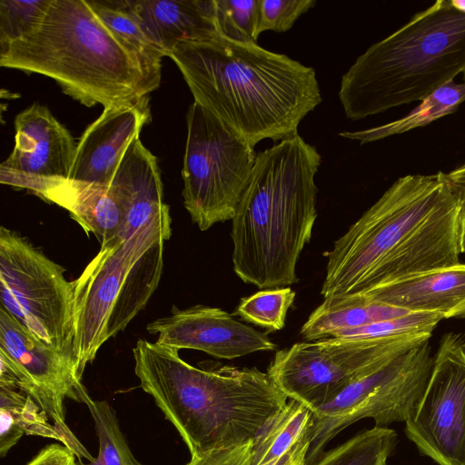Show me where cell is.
<instances>
[{
	"instance_id": "cell-18",
	"label": "cell",
	"mask_w": 465,
	"mask_h": 465,
	"mask_svg": "<svg viewBox=\"0 0 465 465\" xmlns=\"http://www.w3.org/2000/svg\"><path fill=\"white\" fill-rule=\"evenodd\" d=\"M109 188L124 214L121 235L134 232L166 210L157 158L136 137L123 155Z\"/></svg>"
},
{
	"instance_id": "cell-21",
	"label": "cell",
	"mask_w": 465,
	"mask_h": 465,
	"mask_svg": "<svg viewBox=\"0 0 465 465\" xmlns=\"http://www.w3.org/2000/svg\"><path fill=\"white\" fill-rule=\"evenodd\" d=\"M410 312L362 295L324 298L309 315L300 334L305 341L333 338L342 331L395 319Z\"/></svg>"
},
{
	"instance_id": "cell-2",
	"label": "cell",
	"mask_w": 465,
	"mask_h": 465,
	"mask_svg": "<svg viewBox=\"0 0 465 465\" xmlns=\"http://www.w3.org/2000/svg\"><path fill=\"white\" fill-rule=\"evenodd\" d=\"M176 64L193 98L252 147L294 137L322 101L316 72L255 43L222 35L177 45Z\"/></svg>"
},
{
	"instance_id": "cell-26",
	"label": "cell",
	"mask_w": 465,
	"mask_h": 465,
	"mask_svg": "<svg viewBox=\"0 0 465 465\" xmlns=\"http://www.w3.org/2000/svg\"><path fill=\"white\" fill-rule=\"evenodd\" d=\"M396 442L393 430L374 426L323 452L313 465H386Z\"/></svg>"
},
{
	"instance_id": "cell-30",
	"label": "cell",
	"mask_w": 465,
	"mask_h": 465,
	"mask_svg": "<svg viewBox=\"0 0 465 465\" xmlns=\"http://www.w3.org/2000/svg\"><path fill=\"white\" fill-rule=\"evenodd\" d=\"M52 0H0V51L33 32Z\"/></svg>"
},
{
	"instance_id": "cell-6",
	"label": "cell",
	"mask_w": 465,
	"mask_h": 465,
	"mask_svg": "<svg viewBox=\"0 0 465 465\" xmlns=\"http://www.w3.org/2000/svg\"><path fill=\"white\" fill-rule=\"evenodd\" d=\"M465 71V12L439 0L371 45L342 75L345 115L361 120L422 101Z\"/></svg>"
},
{
	"instance_id": "cell-15",
	"label": "cell",
	"mask_w": 465,
	"mask_h": 465,
	"mask_svg": "<svg viewBox=\"0 0 465 465\" xmlns=\"http://www.w3.org/2000/svg\"><path fill=\"white\" fill-rule=\"evenodd\" d=\"M156 343L176 350L192 349L218 359L232 360L257 351H274L265 332L236 320L227 312L206 305L186 309L173 306L169 316L150 322Z\"/></svg>"
},
{
	"instance_id": "cell-32",
	"label": "cell",
	"mask_w": 465,
	"mask_h": 465,
	"mask_svg": "<svg viewBox=\"0 0 465 465\" xmlns=\"http://www.w3.org/2000/svg\"><path fill=\"white\" fill-rule=\"evenodd\" d=\"M252 441L192 456L186 465H251Z\"/></svg>"
},
{
	"instance_id": "cell-36",
	"label": "cell",
	"mask_w": 465,
	"mask_h": 465,
	"mask_svg": "<svg viewBox=\"0 0 465 465\" xmlns=\"http://www.w3.org/2000/svg\"><path fill=\"white\" fill-rule=\"evenodd\" d=\"M460 249L465 254V203H462L460 224Z\"/></svg>"
},
{
	"instance_id": "cell-28",
	"label": "cell",
	"mask_w": 465,
	"mask_h": 465,
	"mask_svg": "<svg viewBox=\"0 0 465 465\" xmlns=\"http://www.w3.org/2000/svg\"><path fill=\"white\" fill-rule=\"evenodd\" d=\"M294 299L295 292L290 287L265 289L242 298L234 313L246 322L276 331L284 327Z\"/></svg>"
},
{
	"instance_id": "cell-22",
	"label": "cell",
	"mask_w": 465,
	"mask_h": 465,
	"mask_svg": "<svg viewBox=\"0 0 465 465\" xmlns=\"http://www.w3.org/2000/svg\"><path fill=\"white\" fill-rule=\"evenodd\" d=\"M88 3L103 23L135 55L147 78L158 87L161 81V62L164 54L126 7L124 0Z\"/></svg>"
},
{
	"instance_id": "cell-27",
	"label": "cell",
	"mask_w": 465,
	"mask_h": 465,
	"mask_svg": "<svg viewBox=\"0 0 465 465\" xmlns=\"http://www.w3.org/2000/svg\"><path fill=\"white\" fill-rule=\"evenodd\" d=\"M84 404L94 423L99 451L93 461L78 460L75 465H143L134 456L114 408L106 401H95L90 396Z\"/></svg>"
},
{
	"instance_id": "cell-33",
	"label": "cell",
	"mask_w": 465,
	"mask_h": 465,
	"mask_svg": "<svg viewBox=\"0 0 465 465\" xmlns=\"http://www.w3.org/2000/svg\"><path fill=\"white\" fill-rule=\"evenodd\" d=\"M76 456L66 446L51 444L42 449L26 465H75Z\"/></svg>"
},
{
	"instance_id": "cell-10",
	"label": "cell",
	"mask_w": 465,
	"mask_h": 465,
	"mask_svg": "<svg viewBox=\"0 0 465 465\" xmlns=\"http://www.w3.org/2000/svg\"><path fill=\"white\" fill-rule=\"evenodd\" d=\"M64 272L27 239L1 227V306L43 342L75 360L74 285Z\"/></svg>"
},
{
	"instance_id": "cell-38",
	"label": "cell",
	"mask_w": 465,
	"mask_h": 465,
	"mask_svg": "<svg viewBox=\"0 0 465 465\" xmlns=\"http://www.w3.org/2000/svg\"><path fill=\"white\" fill-rule=\"evenodd\" d=\"M463 74V83L465 84V71L462 73Z\"/></svg>"
},
{
	"instance_id": "cell-25",
	"label": "cell",
	"mask_w": 465,
	"mask_h": 465,
	"mask_svg": "<svg viewBox=\"0 0 465 465\" xmlns=\"http://www.w3.org/2000/svg\"><path fill=\"white\" fill-rule=\"evenodd\" d=\"M313 411L291 400L252 441L251 465H265L284 455L308 430Z\"/></svg>"
},
{
	"instance_id": "cell-29",
	"label": "cell",
	"mask_w": 465,
	"mask_h": 465,
	"mask_svg": "<svg viewBox=\"0 0 465 465\" xmlns=\"http://www.w3.org/2000/svg\"><path fill=\"white\" fill-rule=\"evenodd\" d=\"M261 0H215L221 35L240 43H255L259 37Z\"/></svg>"
},
{
	"instance_id": "cell-37",
	"label": "cell",
	"mask_w": 465,
	"mask_h": 465,
	"mask_svg": "<svg viewBox=\"0 0 465 465\" xmlns=\"http://www.w3.org/2000/svg\"><path fill=\"white\" fill-rule=\"evenodd\" d=\"M452 5L460 11L465 12V0H450Z\"/></svg>"
},
{
	"instance_id": "cell-5",
	"label": "cell",
	"mask_w": 465,
	"mask_h": 465,
	"mask_svg": "<svg viewBox=\"0 0 465 465\" xmlns=\"http://www.w3.org/2000/svg\"><path fill=\"white\" fill-rule=\"evenodd\" d=\"M0 65L51 77L87 107L133 104L157 88L84 0H52L33 32L0 51Z\"/></svg>"
},
{
	"instance_id": "cell-17",
	"label": "cell",
	"mask_w": 465,
	"mask_h": 465,
	"mask_svg": "<svg viewBox=\"0 0 465 465\" xmlns=\"http://www.w3.org/2000/svg\"><path fill=\"white\" fill-rule=\"evenodd\" d=\"M150 39L170 55L180 44L221 35L215 0H124Z\"/></svg>"
},
{
	"instance_id": "cell-1",
	"label": "cell",
	"mask_w": 465,
	"mask_h": 465,
	"mask_svg": "<svg viewBox=\"0 0 465 465\" xmlns=\"http://www.w3.org/2000/svg\"><path fill=\"white\" fill-rule=\"evenodd\" d=\"M462 203L446 173L395 181L327 254L324 298L360 294L460 263Z\"/></svg>"
},
{
	"instance_id": "cell-11",
	"label": "cell",
	"mask_w": 465,
	"mask_h": 465,
	"mask_svg": "<svg viewBox=\"0 0 465 465\" xmlns=\"http://www.w3.org/2000/svg\"><path fill=\"white\" fill-rule=\"evenodd\" d=\"M433 366L429 341L352 381L331 402L315 410L308 428L307 465H313L339 432L370 418L375 426L405 422L421 397Z\"/></svg>"
},
{
	"instance_id": "cell-9",
	"label": "cell",
	"mask_w": 465,
	"mask_h": 465,
	"mask_svg": "<svg viewBox=\"0 0 465 465\" xmlns=\"http://www.w3.org/2000/svg\"><path fill=\"white\" fill-rule=\"evenodd\" d=\"M183 204L201 231L233 218L255 163L253 147L193 102L186 114Z\"/></svg>"
},
{
	"instance_id": "cell-16",
	"label": "cell",
	"mask_w": 465,
	"mask_h": 465,
	"mask_svg": "<svg viewBox=\"0 0 465 465\" xmlns=\"http://www.w3.org/2000/svg\"><path fill=\"white\" fill-rule=\"evenodd\" d=\"M150 121L148 96L104 108L77 143L69 180L108 186L126 149Z\"/></svg>"
},
{
	"instance_id": "cell-7",
	"label": "cell",
	"mask_w": 465,
	"mask_h": 465,
	"mask_svg": "<svg viewBox=\"0 0 465 465\" xmlns=\"http://www.w3.org/2000/svg\"><path fill=\"white\" fill-rule=\"evenodd\" d=\"M171 223L167 208L134 232L103 242L98 253L73 281L74 348L81 378L102 345L125 329L158 287Z\"/></svg>"
},
{
	"instance_id": "cell-31",
	"label": "cell",
	"mask_w": 465,
	"mask_h": 465,
	"mask_svg": "<svg viewBox=\"0 0 465 465\" xmlns=\"http://www.w3.org/2000/svg\"><path fill=\"white\" fill-rule=\"evenodd\" d=\"M315 5L313 0H261L259 35L264 31L290 30L296 20Z\"/></svg>"
},
{
	"instance_id": "cell-12",
	"label": "cell",
	"mask_w": 465,
	"mask_h": 465,
	"mask_svg": "<svg viewBox=\"0 0 465 465\" xmlns=\"http://www.w3.org/2000/svg\"><path fill=\"white\" fill-rule=\"evenodd\" d=\"M0 386L30 396L53 420L62 443L78 460L94 458L65 422V398L85 403L90 396L81 382L74 359L45 344L0 307Z\"/></svg>"
},
{
	"instance_id": "cell-4",
	"label": "cell",
	"mask_w": 465,
	"mask_h": 465,
	"mask_svg": "<svg viewBox=\"0 0 465 465\" xmlns=\"http://www.w3.org/2000/svg\"><path fill=\"white\" fill-rule=\"evenodd\" d=\"M317 149L299 134L259 152L232 219V267L260 289L298 282L296 265L317 218Z\"/></svg>"
},
{
	"instance_id": "cell-13",
	"label": "cell",
	"mask_w": 465,
	"mask_h": 465,
	"mask_svg": "<svg viewBox=\"0 0 465 465\" xmlns=\"http://www.w3.org/2000/svg\"><path fill=\"white\" fill-rule=\"evenodd\" d=\"M406 436L439 465H465V338L445 334Z\"/></svg>"
},
{
	"instance_id": "cell-14",
	"label": "cell",
	"mask_w": 465,
	"mask_h": 465,
	"mask_svg": "<svg viewBox=\"0 0 465 465\" xmlns=\"http://www.w3.org/2000/svg\"><path fill=\"white\" fill-rule=\"evenodd\" d=\"M15 146L0 165V182L42 197L69 180L77 143L70 132L38 103L15 119Z\"/></svg>"
},
{
	"instance_id": "cell-3",
	"label": "cell",
	"mask_w": 465,
	"mask_h": 465,
	"mask_svg": "<svg viewBox=\"0 0 465 465\" xmlns=\"http://www.w3.org/2000/svg\"><path fill=\"white\" fill-rule=\"evenodd\" d=\"M178 351L140 339L133 349L134 372L191 456L253 441L288 402L267 372L230 365L201 369Z\"/></svg>"
},
{
	"instance_id": "cell-20",
	"label": "cell",
	"mask_w": 465,
	"mask_h": 465,
	"mask_svg": "<svg viewBox=\"0 0 465 465\" xmlns=\"http://www.w3.org/2000/svg\"><path fill=\"white\" fill-rule=\"evenodd\" d=\"M41 198L67 210L71 218L101 243L123 231V211L109 185L67 180Z\"/></svg>"
},
{
	"instance_id": "cell-19",
	"label": "cell",
	"mask_w": 465,
	"mask_h": 465,
	"mask_svg": "<svg viewBox=\"0 0 465 465\" xmlns=\"http://www.w3.org/2000/svg\"><path fill=\"white\" fill-rule=\"evenodd\" d=\"M356 295L411 312H436L443 319L465 316V263L460 262Z\"/></svg>"
},
{
	"instance_id": "cell-8",
	"label": "cell",
	"mask_w": 465,
	"mask_h": 465,
	"mask_svg": "<svg viewBox=\"0 0 465 465\" xmlns=\"http://www.w3.org/2000/svg\"><path fill=\"white\" fill-rule=\"evenodd\" d=\"M420 331L376 338H326L278 351L267 373L291 400L312 411L331 402L352 381L430 339Z\"/></svg>"
},
{
	"instance_id": "cell-35",
	"label": "cell",
	"mask_w": 465,
	"mask_h": 465,
	"mask_svg": "<svg viewBox=\"0 0 465 465\" xmlns=\"http://www.w3.org/2000/svg\"><path fill=\"white\" fill-rule=\"evenodd\" d=\"M446 177L461 203H465V163L446 173Z\"/></svg>"
},
{
	"instance_id": "cell-34",
	"label": "cell",
	"mask_w": 465,
	"mask_h": 465,
	"mask_svg": "<svg viewBox=\"0 0 465 465\" xmlns=\"http://www.w3.org/2000/svg\"><path fill=\"white\" fill-rule=\"evenodd\" d=\"M310 446L307 430L284 455L265 465H307Z\"/></svg>"
},
{
	"instance_id": "cell-23",
	"label": "cell",
	"mask_w": 465,
	"mask_h": 465,
	"mask_svg": "<svg viewBox=\"0 0 465 465\" xmlns=\"http://www.w3.org/2000/svg\"><path fill=\"white\" fill-rule=\"evenodd\" d=\"M47 414L18 390L0 386V456L4 458L24 435L40 436L62 442Z\"/></svg>"
},
{
	"instance_id": "cell-24",
	"label": "cell",
	"mask_w": 465,
	"mask_h": 465,
	"mask_svg": "<svg viewBox=\"0 0 465 465\" xmlns=\"http://www.w3.org/2000/svg\"><path fill=\"white\" fill-rule=\"evenodd\" d=\"M465 102V84L454 81L434 91L406 116L366 130L339 134L340 136L359 141L361 144L378 141L421 127L454 113Z\"/></svg>"
}]
</instances>
